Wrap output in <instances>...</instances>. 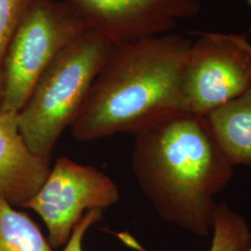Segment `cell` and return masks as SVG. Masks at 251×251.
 I'll use <instances>...</instances> for the list:
<instances>
[{
  "mask_svg": "<svg viewBox=\"0 0 251 251\" xmlns=\"http://www.w3.org/2000/svg\"><path fill=\"white\" fill-rule=\"evenodd\" d=\"M192 42L167 33L113 45L71 126L90 142L136 135L164 118L189 112L184 72Z\"/></svg>",
  "mask_w": 251,
  "mask_h": 251,
  "instance_id": "cell-1",
  "label": "cell"
},
{
  "mask_svg": "<svg viewBox=\"0 0 251 251\" xmlns=\"http://www.w3.org/2000/svg\"><path fill=\"white\" fill-rule=\"evenodd\" d=\"M131 164L140 188L164 221L199 236L209 233L214 198L229 183L233 166L205 117L181 112L137 133Z\"/></svg>",
  "mask_w": 251,
  "mask_h": 251,
  "instance_id": "cell-2",
  "label": "cell"
},
{
  "mask_svg": "<svg viewBox=\"0 0 251 251\" xmlns=\"http://www.w3.org/2000/svg\"><path fill=\"white\" fill-rule=\"evenodd\" d=\"M113 44L85 30L59 54L18 112L19 130L28 148L50 162L54 147L71 127Z\"/></svg>",
  "mask_w": 251,
  "mask_h": 251,
  "instance_id": "cell-3",
  "label": "cell"
},
{
  "mask_svg": "<svg viewBox=\"0 0 251 251\" xmlns=\"http://www.w3.org/2000/svg\"><path fill=\"white\" fill-rule=\"evenodd\" d=\"M85 30L62 0H33L5 56L0 113H18L50 63Z\"/></svg>",
  "mask_w": 251,
  "mask_h": 251,
  "instance_id": "cell-4",
  "label": "cell"
},
{
  "mask_svg": "<svg viewBox=\"0 0 251 251\" xmlns=\"http://www.w3.org/2000/svg\"><path fill=\"white\" fill-rule=\"evenodd\" d=\"M189 112L206 117L251 87V42L245 34L207 32L189 50L184 72Z\"/></svg>",
  "mask_w": 251,
  "mask_h": 251,
  "instance_id": "cell-5",
  "label": "cell"
},
{
  "mask_svg": "<svg viewBox=\"0 0 251 251\" xmlns=\"http://www.w3.org/2000/svg\"><path fill=\"white\" fill-rule=\"evenodd\" d=\"M118 199V187L106 174L63 156L56 160L41 188L24 208L40 216L48 229L50 245L61 248L86 210H102Z\"/></svg>",
  "mask_w": 251,
  "mask_h": 251,
  "instance_id": "cell-6",
  "label": "cell"
},
{
  "mask_svg": "<svg viewBox=\"0 0 251 251\" xmlns=\"http://www.w3.org/2000/svg\"><path fill=\"white\" fill-rule=\"evenodd\" d=\"M87 30L113 45L170 33L201 9L198 0H62Z\"/></svg>",
  "mask_w": 251,
  "mask_h": 251,
  "instance_id": "cell-7",
  "label": "cell"
},
{
  "mask_svg": "<svg viewBox=\"0 0 251 251\" xmlns=\"http://www.w3.org/2000/svg\"><path fill=\"white\" fill-rule=\"evenodd\" d=\"M50 171V162L32 152L19 130L18 113H0V198L24 207Z\"/></svg>",
  "mask_w": 251,
  "mask_h": 251,
  "instance_id": "cell-8",
  "label": "cell"
},
{
  "mask_svg": "<svg viewBox=\"0 0 251 251\" xmlns=\"http://www.w3.org/2000/svg\"><path fill=\"white\" fill-rule=\"evenodd\" d=\"M205 118L228 161L251 167V87Z\"/></svg>",
  "mask_w": 251,
  "mask_h": 251,
  "instance_id": "cell-9",
  "label": "cell"
},
{
  "mask_svg": "<svg viewBox=\"0 0 251 251\" xmlns=\"http://www.w3.org/2000/svg\"><path fill=\"white\" fill-rule=\"evenodd\" d=\"M28 214L0 198V251H53Z\"/></svg>",
  "mask_w": 251,
  "mask_h": 251,
  "instance_id": "cell-10",
  "label": "cell"
},
{
  "mask_svg": "<svg viewBox=\"0 0 251 251\" xmlns=\"http://www.w3.org/2000/svg\"><path fill=\"white\" fill-rule=\"evenodd\" d=\"M211 229L213 238L209 251H250V225L226 203L216 205Z\"/></svg>",
  "mask_w": 251,
  "mask_h": 251,
  "instance_id": "cell-11",
  "label": "cell"
},
{
  "mask_svg": "<svg viewBox=\"0 0 251 251\" xmlns=\"http://www.w3.org/2000/svg\"><path fill=\"white\" fill-rule=\"evenodd\" d=\"M32 1L33 0H0V98L5 56L19 24Z\"/></svg>",
  "mask_w": 251,
  "mask_h": 251,
  "instance_id": "cell-12",
  "label": "cell"
},
{
  "mask_svg": "<svg viewBox=\"0 0 251 251\" xmlns=\"http://www.w3.org/2000/svg\"><path fill=\"white\" fill-rule=\"evenodd\" d=\"M101 209H92L86 212L75 226L69 240L64 245L63 251H83V239L92 225L101 219Z\"/></svg>",
  "mask_w": 251,
  "mask_h": 251,
  "instance_id": "cell-13",
  "label": "cell"
},
{
  "mask_svg": "<svg viewBox=\"0 0 251 251\" xmlns=\"http://www.w3.org/2000/svg\"><path fill=\"white\" fill-rule=\"evenodd\" d=\"M243 1H245L247 4H248V6H249V8L251 9V0H243ZM249 34L251 35V26L249 28Z\"/></svg>",
  "mask_w": 251,
  "mask_h": 251,
  "instance_id": "cell-14",
  "label": "cell"
},
{
  "mask_svg": "<svg viewBox=\"0 0 251 251\" xmlns=\"http://www.w3.org/2000/svg\"><path fill=\"white\" fill-rule=\"evenodd\" d=\"M250 251H251V249H250Z\"/></svg>",
  "mask_w": 251,
  "mask_h": 251,
  "instance_id": "cell-15",
  "label": "cell"
}]
</instances>
